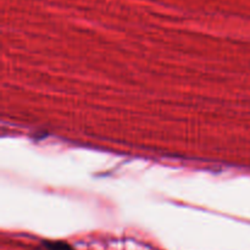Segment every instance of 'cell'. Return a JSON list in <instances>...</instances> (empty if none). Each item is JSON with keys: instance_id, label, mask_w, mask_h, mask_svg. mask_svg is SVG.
Here are the masks:
<instances>
[{"instance_id": "obj_1", "label": "cell", "mask_w": 250, "mask_h": 250, "mask_svg": "<svg viewBox=\"0 0 250 250\" xmlns=\"http://www.w3.org/2000/svg\"><path fill=\"white\" fill-rule=\"evenodd\" d=\"M44 247L46 250H72L70 246L62 242H44Z\"/></svg>"}]
</instances>
